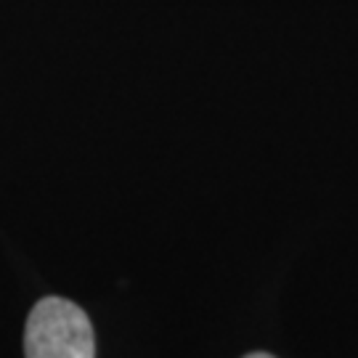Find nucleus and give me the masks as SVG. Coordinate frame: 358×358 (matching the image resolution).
Masks as SVG:
<instances>
[{"mask_svg": "<svg viewBox=\"0 0 358 358\" xmlns=\"http://www.w3.org/2000/svg\"><path fill=\"white\" fill-rule=\"evenodd\" d=\"M27 358H96L88 313L64 297H43L24 329Z\"/></svg>", "mask_w": 358, "mask_h": 358, "instance_id": "1", "label": "nucleus"}, {"mask_svg": "<svg viewBox=\"0 0 358 358\" xmlns=\"http://www.w3.org/2000/svg\"><path fill=\"white\" fill-rule=\"evenodd\" d=\"M244 358H276V356H271V353H250V356Z\"/></svg>", "mask_w": 358, "mask_h": 358, "instance_id": "2", "label": "nucleus"}]
</instances>
